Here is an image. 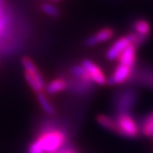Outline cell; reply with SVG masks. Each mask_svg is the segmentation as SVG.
<instances>
[{"label":"cell","instance_id":"6da1fadb","mask_svg":"<svg viewBox=\"0 0 153 153\" xmlns=\"http://www.w3.org/2000/svg\"><path fill=\"white\" fill-rule=\"evenodd\" d=\"M65 140L67 136L65 132L59 129H49L40 134L38 138L32 142L29 148V153H43L53 152L61 149Z\"/></svg>","mask_w":153,"mask_h":153},{"label":"cell","instance_id":"7a4b0ae2","mask_svg":"<svg viewBox=\"0 0 153 153\" xmlns=\"http://www.w3.org/2000/svg\"><path fill=\"white\" fill-rule=\"evenodd\" d=\"M114 120L116 123L115 133L118 135L128 138H136L139 136V126L130 114H117Z\"/></svg>","mask_w":153,"mask_h":153},{"label":"cell","instance_id":"3957f363","mask_svg":"<svg viewBox=\"0 0 153 153\" xmlns=\"http://www.w3.org/2000/svg\"><path fill=\"white\" fill-rule=\"evenodd\" d=\"M137 100V94L134 89L122 91L115 98V109L117 114H130Z\"/></svg>","mask_w":153,"mask_h":153},{"label":"cell","instance_id":"277c9868","mask_svg":"<svg viewBox=\"0 0 153 153\" xmlns=\"http://www.w3.org/2000/svg\"><path fill=\"white\" fill-rule=\"evenodd\" d=\"M81 65L85 68V69L88 72L91 79L95 85L104 86L107 84V78L104 75L103 71L98 67V65L90 59H84L81 62Z\"/></svg>","mask_w":153,"mask_h":153},{"label":"cell","instance_id":"5b68a950","mask_svg":"<svg viewBox=\"0 0 153 153\" xmlns=\"http://www.w3.org/2000/svg\"><path fill=\"white\" fill-rule=\"evenodd\" d=\"M134 70L135 69L130 68L126 67V65L118 64L115 67L111 78H109L107 79V84L113 86V85H121L127 82L128 80H130L131 76H132Z\"/></svg>","mask_w":153,"mask_h":153},{"label":"cell","instance_id":"8992f818","mask_svg":"<svg viewBox=\"0 0 153 153\" xmlns=\"http://www.w3.org/2000/svg\"><path fill=\"white\" fill-rule=\"evenodd\" d=\"M131 45L130 39L128 35L122 36L118 38L114 42L113 45L108 48L106 52V58L109 61H114L118 60L119 56H121V53Z\"/></svg>","mask_w":153,"mask_h":153},{"label":"cell","instance_id":"52a82bcc","mask_svg":"<svg viewBox=\"0 0 153 153\" xmlns=\"http://www.w3.org/2000/svg\"><path fill=\"white\" fill-rule=\"evenodd\" d=\"M114 31L112 28H103L95 32L94 34L86 38L84 41V45L87 47H93L102 42H107L113 38Z\"/></svg>","mask_w":153,"mask_h":153},{"label":"cell","instance_id":"ba28073f","mask_svg":"<svg viewBox=\"0 0 153 153\" xmlns=\"http://www.w3.org/2000/svg\"><path fill=\"white\" fill-rule=\"evenodd\" d=\"M137 46L131 45L121 53V56L118 58V64H121L126 67L135 69L136 68V62H137Z\"/></svg>","mask_w":153,"mask_h":153},{"label":"cell","instance_id":"9c48e42d","mask_svg":"<svg viewBox=\"0 0 153 153\" xmlns=\"http://www.w3.org/2000/svg\"><path fill=\"white\" fill-rule=\"evenodd\" d=\"M68 80L61 76V78H56L47 83L45 91L47 94H56L68 90Z\"/></svg>","mask_w":153,"mask_h":153},{"label":"cell","instance_id":"30bf717a","mask_svg":"<svg viewBox=\"0 0 153 153\" xmlns=\"http://www.w3.org/2000/svg\"><path fill=\"white\" fill-rule=\"evenodd\" d=\"M133 32L148 39L151 33V25L149 21L145 19H137L133 24Z\"/></svg>","mask_w":153,"mask_h":153},{"label":"cell","instance_id":"8fae6325","mask_svg":"<svg viewBox=\"0 0 153 153\" xmlns=\"http://www.w3.org/2000/svg\"><path fill=\"white\" fill-rule=\"evenodd\" d=\"M36 97H37L38 102L40 103L42 109L45 112L46 114L51 115V116L56 114V110H54L53 106L52 105V103L50 102V101L47 98V96L45 95V91L36 94Z\"/></svg>","mask_w":153,"mask_h":153},{"label":"cell","instance_id":"7c38bea8","mask_svg":"<svg viewBox=\"0 0 153 153\" xmlns=\"http://www.w3.org/2000/svg\"><path fill=\"white\" fill-rule=\"evenodd\" d=\"M96 120H97L98 124H99L101 126L115 133L116 123L114 118L110 117L109 115H106V114H99V115H97Z\"/></svg>","mask_w":153,"mask_h":153},{"label":"cell","instance_id":"4fadbf2b","mask_svg":"<svg viewBox=\"0 0 153 153\" xmlns=\"http://www.w3.org/2000/svg\"><path fill=\"white\" fill-rule=\"evenodd\" d=\"M140 131L146 137L153 136V112L149 114L142 120L140 126Z\"/></svg>","mask_w":153,"mask_h":153},{"label":"cell","instance_id":"5bb4252c","mask_svg":"<svg viewBox=\"0 0 153 153\" xmlns=\"http://www.w3.org/2000/svg\"><path fill=\"white\" fill-rule=\"evenodd\" d=\"M41 9L43 13L52 18H57L61 14L60 9L56 6L50 4V3H43L41 6Z\"/></svg>","mask_w":153,"mask_h":153},{"label":"cell","instance_id":"9a60e30c","mask_svg":"<svg viewBox=\"0 0 153 153\" xmlns=\"http://www.w3.org/2000/svg\"><path fill=\"white\" fill-rule=\"evenodd\" d=\"M61 153H76V152L70 149H61Z\"/></svg>","mask_w":153,"mask_h":153},{"label":"cell","instance_id":"2e32d148","mask_svg":"<svg viewBox=\"0 0 153 153\" xmlns=\"http://www.w3.org/2000/svg\"><path fill=\"white\" fill-rule=\"evenodd\" d=\"M51 1H54V2H57V1H59V0H51Z\"/></svg>","mask_w":153,"mask_h":153},{"label":"cell","instance_id":"e0dca14e","mask_svg":"<svg viewBox=\"0 0 153 153\" xmlns=\"http://www.w3.org/2000/svg\"><path fill=\"white\" fill-rule=\"evenodd\" d=\"M152 137H153V136H152Z\"/></svg>","mask_w":153,"mask_h":153}]
</instances>
